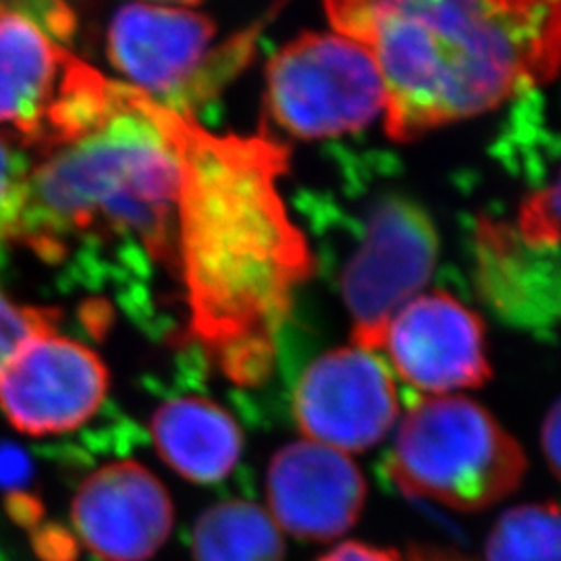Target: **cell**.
Segmentation results:
<instances>
[{
	"mask_svg": "<svg viewBox=\"0 0 561 561\" xmlns=\"http://www.w3.org/2000/svg\"><path fill=\"white\" fill-rule=\"evenodd\" d=\"M180 159L178 262L190 333L238 387L275 368L277 335L312 256L277 180L287 150L266 136H217L169 111Z\"/></svg>",
	"mask_w": 561,
	"mask_h": 561,
	"instance_id": "obj_1",
	"label": "cell"
},
{
	"mask_svg": "<svg viewBox=\"0 0 561 561\" xmlns=\"http://www.w3.org/2000/svg\"><path fill=\"white\" fill-rule=\"evenodd\" d=\"M379 67L385 129L412 140L556 78L560 0H324Z\"/></svg>",
	"mask_w": 561,
	"mask_h": 561,
	"instance_id": "obj_2",
	"label": "cell"
},
{
	"mask_svg": "<svg viewBox=\"0 0 561 561\" xmlns=\"http://www.w3.org/2000/svg\"><path fill=\"white\" fill-rule=\"evenodd\" d=\"M178 204L169 108L113 81L101 117L30 173L15 241L53 264L108 248L175 273Z\"/></svg>",
	"mask_w": 561,
	"mask_h": 561,
	"instance_id": "obj_3",
	"label": "cell"
},
{
	"mask_svg": "<svg viewBox=\"0 0 561 561\" xmlns=\"http://www.w3.org/2000/svg\"><path fill=\"white\" fill-rule=\"evenodd\" d=\"M528 461L486 408L456 396L421 400L398 428L387 472L408 497L481 512L520 486Z\"/></svg>",
	"mask_w": 561,
	"mask_h": 561,
	"instance_id": "obj_4",
	"label": "cell"
},
{
	"mask_svg": "<svg viewBox=\"0 0 561 561\" xmlns=\"http://www.w3.org/2000/svg\"><path fill=\"white\" fill-rule=\"evenodd\" d=\"M262 25L215 46V23L194 11L134 2L108 27V59L131 88L190 115L210 101L254 55Z\"/></svg>",
	"mask_w": 561,
	"mask_h": 561,
	"instance_id": "obj_5",
	"label": "cell"
},
{
	"mask_svg": "<svg viewBox=\"0 0 561 561\" xmlns=\"http://www.w3.org/2000/svg\"><path fill=\"white\" fill-rule=\"evenodd\" d=\"M111 90L113 81L30 13H0V125L15 144L48 154L78 138L101 117Z\"/></svg>",
	"mask_w": 561,
	"mask_h": 561,
	"instance_id": "obj_6",
	"label": "cell"
},
{
	"mask_svg": "<svg viewBox=\"0 0 561 561\" xmlns=\"http://www.w3.org/2000/svg\"><path fill=\"white\" fill-rule=\"evenodd\" d=\"M377 62L341 34H306L280 48L266 69V106L304 140L358 131L385 113Z\"/></svg>",
	"mask_w": 561,
	"mask_h": 561,
	"instance_id": "obj_7",
	"label": "cell"
},
{
	"mask_svg": "<svg viewBox=\"0 0 561 561\" xmlns=\"http://www.w3.org/2000/svg\"><path fill=\"white\" fill-rule=\"evenodd\" d=\"M435 262L437 233L424 210L401 196L382 198L341 277L356 347L381 350L389 322L431 279Z\"/></svg>",
	"mask_w": 561,
	"mask_h": 561,
	"instance_id": "obj_8",
	"label": "cell"
},
{
	"mask_svg": "<svg viewBox=\"0 0 561 561\" xmlns=\"http://www.w3.org/2000/svg\"><path fill=\"white\" fill-rule=\"evenodd\" d=\"M111 387L101 356L57 333L25 341L0 368V412L27 437H55L92 421Z\"/></svg>",
	"mask_w": 561,
	"mask_h": 561,
	"instance_id": "obj_9",
	"label": "cell"
},
{
	"mask_svg": "<svg viewBox=\"0 0 561 561\" xmlns=\"http://www.w3.org/2000/svg\"><path fill=\"white\" fill-rule=\"evenodd\" d=\"M294 414L310 442L362 454L382 442L398 421V389L373 352L340 347L306 368L296 387Z\"/></svg>",
	"mask_w": 561,
	"mask_h": 561,
	"instance_id": "obj_10",
	"label": "cell"
},
{
	"mask_svg": "<svg viewBox=\"0 0 561 561\" xmlns=\"http://www.w3.org/2000/svg\"><path fill=\"white\" fill-rule=\"evenodd\" d=\"M382 347L403 381L433 396L482 387L493 375L479 314L445 291L408 301Z\"/></svg>",
	"mask_w": 561,
	"mask_h": 561,
	"instance_id": "obj_11",
	"label": "cell"
},
{
	"mask_svg": "<svg viewBox=\"0 0 561 561\" xmlns=\"http://www.w3.org/2000/svg\"><path fill=\"white\" fill-rule=\"evenodd\" d=\"M71 520L81 542L104 561H146L173 530V502L148 468L113 461L81 482Z\"/></svg>",
	"mask_w": 561,
	"mask_h": 561,
	"instance_id": "obj_12",
	"label": "cell"
},
{
	"mask_svg": "<svg viewBox=\"0 0 561 561\" xmlns=\"http://www.w3.org/2000/svg\"><path fill=\"white\" fill-rule=\"evenodd\" d=\"M275 524L301 541H333L360 518L366 479L345 454L314 442L280 447L266 472Z\"/></svg>",
	"mask_w": 561,
	"mask_h": 561,
	"instance_id": "obj_13",
	"label": "cell"
},
{
	"mask_svg": "<svg viewBox=\"0 0 561 561\" xmlns=\"http://www.w3.org/2000/svg\"><path fill=\"white\" fill-rule=\"evenodd\" d=\"M477 283L482 300L503 321L551 335L560 317V266L556 250H533L516 227L481 221L477 231Z\"/></svg>",
	"mask_w": 561,
	"mask_h": 561,
	"instance_id": "obj_14",
	"label": "cell"
},
{
	"mask_svg": "<svg viewBox=\"0 0 561 561\" xmlns=\"http://www.w3.org/2000/svg\"><path fill=\"white\" fill-rule=\"evenodd\" d=\"M152 439L167 466L183 479L213 484L236 468L243 435L236 419L215 401L180 398L167 401L150 421Z\"/></svg>",
	"mask_w": 561,
	"mask_h": 561,
	"instance_id": "obj_15",
	"label": "cell"
},
{
	"mask_svg": "<svg viewBox=\"0 0 561 561\" xmlns=\"http://www.w3.org/2000/svg\"><path fill=\"white\" fill-rule=\"evenodd\" d=\"M194 561H283L285 541L256 503L229 500L208 507L192 535Z\"/></svg>",
	"mask_w": 561,
	"mask_h": 561,
	"instance_id": "obj_16",
	"label": "cell"
},
{
	"mask_svg": "<svg viewBox=\"0 0 561 561\" xmlns=\"http://www.w3.org/2000/svg\"><path fill=\"white\" fill-rule=\"evenodd\" d=\"M486 561H560V510L556 503L518 505L493 526Z\"/></svg>",
	"mask_w": 561,
	"mask_h": 561,
	"instance_id": "obj_17",
	"label": "cell"
},
{
	"mask_svg": "<svg viewBox=\"0 0 561 561\" xmlns=\"http://www.w3.org/2000/svg\"><path fill=\"white\" fill-rule=\"evenodd\" d=\"M30 173V161L18 144L0 136V245L18 240Z\"/></svg>",
	"mask_w": 561,
	"mask_h": 561,
	"instance_id": "obj_18",
	"label": "cell"
},
{
	"mask_svg": "<svg viewBox=\"0 0 561 561\" xmlns=\"http://www.w3.org/2000/svg\"><path fill=\"white\" fill-rule=\"evenodd\" d=\"M520 240L533 250H556L560 240V185L558 180L535 192L522 206L518 227Z\"/></svg>",
	"mask_w": 561,
	"mask_h": 561,
	"instance_id": "obj_19",
	"label": "cell"
},
{
	"mask_svg": "<svg viewBox=\"0 0 561 561\" xmlns=\"http://www.w3.org/2000/svg\"><path fill=\"white\" fill-rule=\"evenodd\" d=\"M57 319L59 314L55 310L21 306L0 289V368L18 354L25 341L55 329Z\"/></svg>",
	"mask_w": 561,
	"mask_h": 561,
	"instance_id": "obj_20",
	"label": "cell"
},
{
	"mask_svg": "<svg viewBox=\"0 0 561 561\" xmlns=\"http://www.w3.org/2000/svg\"><path fill=\"white\" fill-rule=\"evenodd\" d=\"M319 561H403L400 553L393 549H382L366 542H341L333 551L322 556Z\"/></svg>",
	"mask_w": 561,
	"mask_h": 561,
	"instance_id": "obj_21",
	"label": "cell"
},
{
	"mask_svg": "<svg viewBox=\"0 0 561 561\" xmlns=\"http://www.w3.org/2000/svg\"><path fill=\"white\" fill-rule=\"evenodd\" d=\"M561 405L556 401L542 422L541 443L551 472L560 474Z\"/></svg>",
	"mask_w": 561,
	"mask_h": 561,
	"instance_id": "obj_22",
	"label": "cell"
},
{
	"mask_svg": "<svg viewBox=\"0 0 561 561\" xmlns=\"http://www.w3.org/2000/svg\"><path fill=\"white\" fill-rule=\"evenodd\" d=\"M152 4H196L198 0H150Z\"/></svg>",
	"mask_w": 561,
	"mask_h": 561,
	"instance_id": "obj_23",
	"label": "cell"
}]
</instances>
